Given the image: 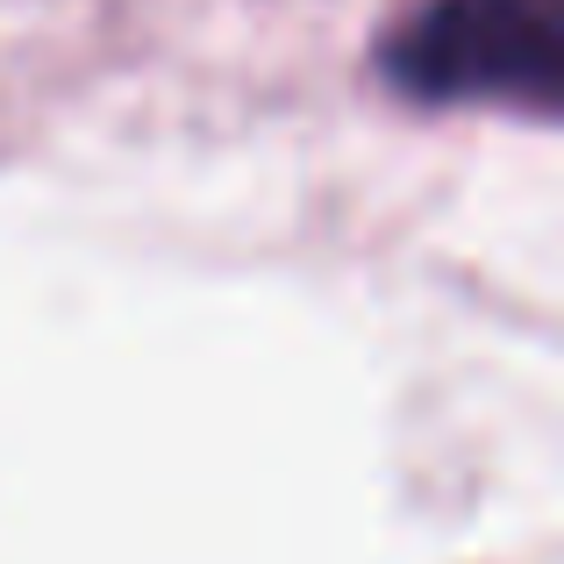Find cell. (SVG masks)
I'll use <instances>...</instances> for the list:
<instances>
[{"mask_svg": "<svg viewBox=\"0 0 564 564\" xmlns=\"http://www.w3.org/2000/svg\"><path fill=\"white\" fill-rule=\"evenodd\" d=\"M386 79L429 108L557 100V0H429L386 36Z\"/></svg>", "mask_w": 564, "mask_h": 564, "instance_id": "cell-1", "label": "cell"}]
</instances>
